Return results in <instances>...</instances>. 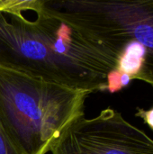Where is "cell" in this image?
<instances>
[{
  "label": "cell",
  "mask_w": 153,
  "mask_h": 154,
  "mask_svg": "<svg viewBox=\"0 0 153 154\" xmlns=\"http://www.w3.org/2000/svg\"><path fill=\"white\" fill-rule=\"evenodd\" d=\"M0 11V65L67 87L106 91L117 61L74 27L50 14L42 0H8Z\"/></svg>",
  "instance_id": "1"
},
{
  "label": "cell",
  "mask_w": 153,
  "mask_h": 154,
  "mask_svg": "<svg viewBox=\"0 0 153 154\" xmlns=\"http://www.w3.org/2000/svg\"><path fill=\"white\" fill-rule=\"evenodd\" d=\"M92 94L0 65V123L19 154H47Z\"/></svg>",
  "instance_id": "2"
},
{
  "label": "cell",
  "mask_w": 153,
  "mask_h": 154,
  "mask_svg": "<svg viewBox=\"0 0 153 154\" xmlns=\"http://www.w3.org/2000/svg\"><path fill=\"white\" fill-rule=\"evenodd\" d=\"M42 5L116 61L128 42L140 44L146 61L139 80L153 87V0H42Z\"/></svg>",
  "instance_id": "3"
},
{
  "label": "cell",
  "mask_w": 153,
  "mask_h": 154,
  "mask_svg": "<svg viewBox=\"0 0 153 154\" xmlns=\"http://www.w3.org/2000/svg\"><path fill=\"white\" fill-rule=\"evenodd\" d=\"M51 154H153V140L106 108L92 118L80 117L62 134Z\"/></svg>",
  "instance_id": "4"
},
{
  "label": "cell",
  "mask_w": 153,
  "mask_h": 154,
  "mask_svg": "<svg viewBox=\"0 0 153 154\" xmlns=\"http://www.w3.org/2000/svg\"><path fill=\"white\" fill-rule=\"evenodd\" d=\"M132 80L133 79L129 75L121 73L117 69H114L107 76L106 91H108L111 94L119 92L122 89L127 88Z\"/></svg>",
  "instance_id": "5"
},
{
  "label": "cell",
  "mask_w": 153,
  "mask_h": 154,
  "mask_svg": "<svg viewBox=\"0 0 153 154\" xmlns=\"http://www.w3.org/2000/svg\"><path fill=\"white\" fill-rule=\"evenodd\" d=\"M0 154H19L11 141L9 140L7 134H5L1 123H0Z\"/></svg>",
  "instance_id": "6"
},
{
  "label": "cell",
  "mask_w": 153,
  "mask_h": 154,
  "mask_svg": "<svg viewBox=\"0 0 153 154\" xmlns=\"http://www.w3.org/2000/svg\"><path fill=\"white\" fill-rule=\"evenodd\" d=\"M135 116L142 118L144 124H146L150 127V129L153 131V106L147 110L137 107Z\"/></svg>",
  "instance_id": "7"
}]
</instances>
